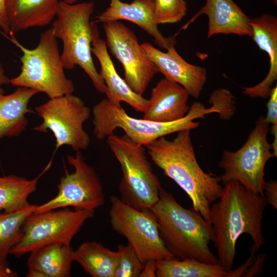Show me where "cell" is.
Returning a JSON list of instances; mask_svg holds the SVG:
<instances>
[{
  "instance_id": "cell-20",
  "label": "cell",
  "mask_w": 277,
  "mask_h": 277,
  "mask_svg": "<svg viewBox=\"0 0 277 277\" xmlns=\"http://www.w3.org/2000/svg\"><path fill=\"white\" fill-rule=\"evenodd\" d=\"M60 0H6L9 34L49 25L55 18Z\"/></svg>"
},
{
  "instance_id": "cell-19",
  "label": "cell",
  "mask_w": 277,
  "mask_h": 277,
  "mask_svg": "<svg viewBox=\"0 0 277 277\" xmlns=\"http://www.w3.org/2000/svg\"><path fill=\"white\" fill-rule=\"evenodd\" d=\"M189 96L187 91L182 86L162 78L151 90L143 118L159 122H170L181 119L189 111Z\"/></svg>"
},
{
  "instance_id": "cell-35",
  "label": "cell",
  "mask_w": 277,
  "mask_h": 277,
  "mask_svg": "<svg viewBox=\"0 0 277 277\" xmlns=\"http://www.w3.org/2000/svg\"><path fill=\"white\" fill-rule=\"evenodd\" d=\"M10 83V79L6 75L2 64L0 62V96L4 94L2 86Z\"/></svg>"
},
{
  "instance_id": "cell-11",
  "label": "cell",
  "mask_w": 277,
  "mask_h": 277,
  "mask_svg": "<svg viewBox=\"0 0 277 277\" xmlns=\"http://www.w3.org/2000/svg\"><path fill=\"white\" fill-rule=\"evenodd\" d=\"M35 113L42 117V123L33 129L42 132L50 130L55 138L56 151L63 145L74 151L87 149L90 138L83 128L89 118L90 109L79 97L72 93L51 98L35 107Z\"/></svg>"
},
{
  "instance_id": "cell-31",
  "label": "cell",
  "mask_w": 277,
  "mask_h": 277,
  "mask_svg": "<svg viewBox=\"0 0 277 277\" xmlns=\"http://www.w3.org/2000/svg\"><path fill=\"white\" fill-rule=\"evenodd\" d=\"M265 195L268 204L272 205L277 209V182L275 180L266 182L264 188Z\"/></svg>"
},
{
  "instance_id": "cell-24",
  "label": "cell",
  "mask_w": 277,
  "mask_h": 277,
  "mask_svg": "<svg viewBox=\"0 0 277 277\" xmlns=\"http://www.w3.org/2000/svg\"><path fill=\"white\" fill-rule=\"evenodd\" d=\"M72 258L93 277H113L117 252L100 243L94 241L82 243L73 250Z\"/></svg>"
},
{
  "instance_id": "cell-36",
  "label": "cell",
  "mask_w": 277,
  "mask_h": 277,
  "mask_svg": "<svg viewBox=\"0 0 277 277\" xmlns=\"http://www.w3.org/2000/svg\"><path fill=\"white\" fill-rule=\"evenodd\" d=\"M80 0H62V1L68 4H75L78 2Z\"/></svg>"
},
{
  "instance_id": "cell-3",
  "label": "cell",
  "mask_w": 277,
  "mask_h": 277,
  "mask_svg": "<svg viewBox=\"0 0 277 277\" xmlns=\"http://www.w3.org/2000/svg\"><path fill=\"white\" fill-rule=\"evenodd\" d=\"M151 210L157 220L163 241L174 258L220 264L210 248L214 241L212 225L199 211L193 207L184 208L162 187L159 199Z\"/></svg>"
},
{
  "instance_id": "cell-1",
  "label": "cell",
  "mask_w": 277,
  "mask_h": 277,
  "mask_svg": "<svg viewBox=\"0 0 277 277\" xmlns=\"http://www.w3.org/2000/svg\"><path fill=\"white\" fill-rule=\"evenodd\" d=\"M267 205L264 194L251 191L233 181L224 185L219 199L211 205L209 219L216 256L227 271L232 269L236 243L242 234H248L252 239L251 254H255L264 245L262 224Z\"/></svg>"
},
{
  "instance_id": "cell-14",
  "label": "cell",
  "mask_w": 277,
  "mask_h": 277,
  "mask_svg": "<svg viewBox=\"0 0 277 277\" xmlns=\"http://www.w3.org/2000/svg\"><path fill=\"white\" fill-rule=\"evenodd\" d=\"M145 52L164 78L177 83L189 96L198 98L206 83L205 68L186 62L176 51L174 45L163 52L148 42L141 44Z\"/></svg>"
},
{
  "instance_id": "cell-21",
  "label": "cell",
  "mask_w": 277,
  "mask_h": 277,
  "mask_svg": "<svg viewBox=\"0 0 277 277\" xmlns=\"http://www.w3.org/2000/svg\"><path fill=\"white\" fill-rule=\"evenodd\" d=\"M39 92L17 87L13 93L0 96V140L4 137L18 136L26 128V114L34 112L28 108L31 98Z\"/></svg>"
},
{
  "instance_id": "cell-13",
  "label": "cell",
  "mask_w": 277,
  "mask_h": 277,
  "mask_svg": "<svg viewBox=\"0 0 277 277\" xmlns=\"http://www.w3.org/2000/svg\"><path fill=\"white\" fill-rule=\"evenodd\" d=\"M106 43L111 53L122 64L125 81L136 93L143 96L159 72L155 64L139 44L134 33L119 21L104 24Z\"/></svg>"
},
{
  "instance_id": "cell-33",
  "label": "cell",
  "mask_w": 277,
  "mask_h": 277,
  "mask_svg": "<svg viewBox=\"0 0 277 277\" xmlns=\"http://www.w3.org/2000/svg\"><path fill=\"white\" fill-rule=\"evenodd\" d=\"M156 261L149 260L144 265L140 277L156 276Z\"/></svg>"
},
{
  "instance_id": "cell-23",
  "label": "cell",
  "mask_w": 277,
  "mask_h": 277,
  "mask_svg": "<svg viewBox=\"0 0 277 277\" xmlns=\"http://www.w3.org/2000/svg\"><path fill=\"white\" fill-rule=\"evenodd\" d=\"M52 160L53 157L40 174L32 180L14 174L0 176V212H14L30 206L28 197L36 190L39 179L50 168Z\"/></svg>"
},
{
  "instance_id": "cell-25",
  "label": "cell",
  "mask_w": 277,
  "mask_h": 277,
  "mask_svg": "<svg viewBox=\"0 0 277 277\" xmlns=\"http://www.w3.org/2000/svg\"><path fill=\"white\" fill-rule=\"evenodd\" d=\"M157 277H228L229 271L220 264H211L194 259L175 258L156 261Z\"/></svg>"
},
{
  "instance_id": "cell-17",
  "label": "cell",
  "mask_w": 277,
  "mask_h": 277,
  "mask_svg": "<svg viewBox=\"0 0 277 277\" xmlns=\"http://www.w3.org/2000/svg\"><path fill=\"white\" fill-rule=\"evenodd\" d=\"M203 14L208 18V38L219 34L252 36L250 18L233 0H206L181 29L187 28Z\"/></svg>"
},
{
  "instance_id": "cell-10",
  "label": "cell",
  "mask_w": 277,
  "mask_h": 277,
  "mask_svg": "<svg viewBox=\"0 0 277 277\" xmlns=\"http://www.w3.org/2000/svg\"><path fill=\"white\" fill-rule=\"evenodd\" d=\"M110 222L144 264L149 260L174 258L161 235L157 220L150 209L138 210L116 196L110 197Z\"/></svg>"
},
{
  "instance_id": "cell-27",
  "label": "cell",
  "mask_w": 277,
  "mask_h": 277,
  "mask_svg": "<svg viewBox=\"0 0 277 277\" xmlns=\"http://www.w3.org/2000/svg\"><path fill=\"white\" fill-rule=\"evenodd\" d=\"M154 22L157 25L175 24L186 15L187 4L185 0H153Z\"/></svg>"
},
{
  "instance_id": "cell-30",
  "label": "cell",
  "mask_w": 277,
  "mask_h": 277,
  "mask_svg": "<svg viewBox=\"0 0 277 277\" xmlns=\"http://www.w3.org/2000/svg\"><path fill=\"white\" fill-rule=\"evenodd\" d=\"M269 100L266 104L267 115L266 121L271 124L269 132L273 136L274 139L271 144L272 149L274 154H277V85L273 87L269 96Z\"/></svg>"
},
{
  "instance_id": "cell-16",
  "label": "cell",
  "mask_w": 277,
  "mask_h": 277,
  "mask_svg": "<svg viewBox=\"0 0 277 277\" xmlns=\"http://www.w3.org/2000/svg\"><path fill=\"white\" fill-rule=\"evenodd\" d=\"M153 0H133L131 3L110 0L109 6L96 16L94 23L125 20L131 22L151 36L160 48L167 50L176 43L175 36H164L154 22Z\"/></svg>"
},
{
  "instance_id": "cell-15",
  "label": "cell",
  "mask_w": 277,
  "mask_h": 277,
  "mask_svg": "<svg viewBox=\"0 0 277 277\" xmlns=\"http://www.w3.org/2000/svg\"><path fill=\"white\" fill-rule=\"evenodd\" d=\"M91 52L100 62L99 74L106 86V98L116 106H121V102H124L136 111L144 112L148 106V100L134 92L119 75L108 53L106 41L100 38L94 22Z\"/></svg>"
},
{
  "instance_id": "cell-8",
  "label": "cell",
  "mask_w": 277,
  "mask_h": 277,
  "mask_svg": "<svg viewBox=\"0 0 277 277\" xmlns=\"http://www.w3.org/2000/svg\"><path fill=\"white\" fill-rule=\"evenodd\" d=\"M269 128L265 117L260 116L240 148L235 151H223L218 164L224 171L222 175L218 176L220 183L224 185L238 181L247 189L264 194L265 165L275 157L267 140Z\"/></svg>"
},
{
  "instance_id": "cell-29",
  "label": "cell",
  "mask_w": 277,
  "mask_h": 277,
  "mask_svg": "<svg viewBox=\"0 0 277 277\" xmlns=\"http://www.w3.org/2000/svg\"><path fill=\"white\" fill-rule=\"evenodd\" d=\"M208 103L214 104L219 109L220 118L224 120L231 118L235 113L236 99L227 89L219 88L211 94Z\"/></svg>"
},
{
  "instance_id": "cell-6",
  "label": "cell",
  "mask_w": 277,
  "mask_h": 277,
  "mask_svg": "<svg viewBox=\"0 0 277 277\" xmlns=\"http://www.w3.org/2000/svg\"><path fill=\"white\" fill-rule=\"evenodd\" d=\"M22 51L21 72L10 79L15 87L31 88L44 92L51 98L73 93L75 88L72 80L68 78L60 53L57 40L51 28L40 35L37 46L32 49L26 48L15 38L3 33Z\"/></svg>"
},
{
  "instance_id": "cell-18",
  "label": "cell",
  "mask_w": 277,
  "mask_h": 277,
  "mask_svg": "<svg viewBox=\"0 0 277 277\" xmlns=\"http://www.w3.org/2000/svg\"><path fill=\"white\" fill-rule=\"evenodd\" d=\"M253 41L269 58L270 67L266 77L252 87H243V93L252 98L269 97L277 80V17L270 14L250 18Z\"/></svg>"
},
{
  "instance_id": "cell-2",
  "label": "cell",
  "mask_w": 277,
  "mask_h": 277,
  "mask_svg": "<svg viewBox=\"0 0 277 277\" xmlns=\"http://www.w3.org/2000/svg\"><path fill=\"white\" fill-rule=\"evenodd\" d=\"M191 130L178 131L172 140L162 136L146 146L154 163L186 193L192 207L210 223L211 205L219 199L223 187L218 176L206 173L200 166Z\"/></svg>"
},
{
  "instance_id": "cell-28",
  "label": "cell",
  "mask_w": 277,
  "mask_h": 277,
  "mask_svg": "<svg viewBox=\"0 0 277 277\" xmlns=\"http://www.w3.org/2000/svg\"><path fill=\"white\" fill-rule=\"evenodd\" d=\"M113 277H140L144 264L131 247L118 245Z\"/></svg>"
},
{
  "instance_id": "cell-12",
  "label": "cell",
  "mask_w": 277,
  "mask_h": 277,
  "mask_svg": "<svg viewBox=\"0 0 277 277\" xmlns=\"http://www.w3.org/2000/svg\"><path fill=\"white\" fill-rule=\"evenodd\" d=\"M75 156L67 155L68 164L74 171L65 174L57 185V195L51 200L36 205L35 213L73 207L75 210H93L105 203L101 181L94 168L89 165L80 151Z\"/></svg>"
},
{
  "instance_id": "cell-5",
  "label": "cell",
  "mask_w": 277,
  "mask_h": 277,
  "mask_svg": "<svg viewBox=\"0 0 277 277\" xmlns=\"http://www.w3.org/2000/svg\"><path fill=\"white\" fill-rule=\"evenodd\" d=\"M93 2L68 4L61 1L51 29L56 38L62 40L61 53L65 69L81 67L90 78L97 91L105 94L106 86L96 69L91 54L94 22Z\"/></svg>"
},
{
  "instance_id": "cell-22",
  "label": "cell",
  "mask_w": 277,
  "mask_h": 277,
  "mask_svg": "<svg viewBox=\"0 0 277 277\" xmlns=\"http://www.w3.org/2000/svg\"><path fill=\"white\" fill-rule=\"evenodd\" d=\"M73 251L70 245H48L30 252L27 265L28 268L41 271L46 277H69Z\"/></svg>"
},
{
  "instance_id": "cell-37",
  "label": "cell",
  "mask_w": 277,
  "mask_h": 277,
  "mask_svg": "<svg viewBox=\"0 0 277 277\" xmlns=\"http://www.w3.org/2000/svg\"><path fill=\"white\" fill-rule=\"evenodd\" d=\"M274 2V3L275 4V5H277V0H273Z\"/></svg>"
},
{
  "instance_id": "cell-32",
  "label": "cell",
  "mask_w": 277,
  "mask_h": 277,
  "mask_svg": "<svg viewBox=\"0 0 277 277\" xmlns=\"http://www.w3.org/2000/svg\"><path fill=\"white\" fill-rule=\"evenodd\" d=\"M0 28L5 34H9L10 27L6 13V0H0Z\"/></svg>"
},
{
  "instance_id": "cell-7",
  "label": "cell",
  "mask_w": 277,
  "mask_h": 277,
  "mask_svg": "<svg viewBox=\"0 0 277 277\" xmlns=\"http://www.w3.org/2000/svg\"><path fill=\"white\" fill-rule=\"evenodd\" d=\"M106 143L122 171L118 185L121 201L138 210L151 209L159 199L162 187L143 146L125 134L119 136L113 133Z\"/></svg>"
},
{
  "instance_id": "cell-4",
  "label": "cell",
  "mask_w": 277,
  "mask_h": 277,
  "mask_svg": "<svg viewBox=\"0 0 277 277\" xmlns=\"http://www.w3.org/2000/svg\"><path fill=\"white\" fill-rule=\"evenodd\" d=\"M93 133L96 139L103 140L121 128L134 143L146 146L153 141L166 135L184 129L197 128V118H205L206 115L216 113L213 106L209 108L199 102L193 103L187 114L182 118L170 122H159L130 116L121 106L104 98L93 108Z\"/></svg>"
},
{
  "instance_id": "cell-26",
  "label": "cell",
  "mask_w": 277,
  "mask_h": 277,
  "mask_svg": "<svg viewBox=\"0 0 277 277\" xmlns=\"http://www.w3.org/2000/svg\"><path fill=\"white\" fill-rule=\"evenodd\" d=\"M36 207L31 204L14 212H0V259L7 260L10 250L22 236L25 220L35 211Z\"/></svg>"
},
{
  "instance_id": "cell-9",
  "label": "cell",
  "mask_w": 277,
  "mask_h": 277,
  "mask_svg": "<svg viewBox=\"0 0 277 277\" xmlns=\"http://www.w3.org/2000/svg\"><path fill=\"white\" fill-rule=\"evenodd\" d=\"M94 213L93 210H72L68 207L33 212L25 220L22 236L9 254L19 258L48 245H70L74 236Z\"/></svg>"
},
{
  "instance_id": "cell-34",
  "label": "cell",
  "mask_w": 277,
  "mask_h": 277,
  "mask_svg": "<svg viewBox=\"0 0 277 277\" xmlns=\"http://www.w3.org/2000/svg\"><path fill=\"white\" fill-rule=\"evenodd\" d=\"M17 275V273L10 268L7 260L0 259V277H16Z\"/></svg>"
}]
</instances>
